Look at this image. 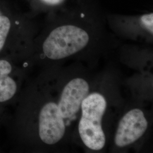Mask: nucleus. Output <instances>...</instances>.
<instances>
[{
  "instance_id": "obj_1",
  "label": "nucleus",
  "mask_w": 153,
  "mask_h": 153,
  "mask_svg": "<svg viewBox=\"0 0 153 153\" xmlns=\"http://www.w3.org/2000/svg\"><path fill=\"white\" fill-rule=\"evenodd\" d=\"M106 107V100L99 93H92L82 101L78 131L83 143L91 150H100L105 145L102 119Z\"/></svg>"
},
{
  "instance_id": "obj_2",
  "label": "nucleus",
  "mask_w": 153,
  "mask_h": 153,
  "mask_svg": "<svg viewBox=\"0 0 153 153\" xmlns=\"http://www.w3.org/2000/svg\"><path fill=\"white\" fill-rule=\"evenodd\" d=\"M89 41V34L83 28L64 25L49 33L43 43V52L49 59L61 60L81 51Z\"/></svg>"
},
{
  "instance_id": "obj_3",
  "label": "nucleus",
  "mask_w": 153,
  "mask_h": 153,
  "mask_svg": "<svg viewBox=\"0 0 153 153\" xmlns=\"http://www.w3.org/2000/svg\"><path fill=\"white\" fill-rule=\"evenodd\" d=\"M38 127L40 140L48 145H55L64 137L65 121L56 103L48 102L42 107L39 114Z\"/></svg>"
},
{
  "instance_id": "obj_4",
  "label": "nucleus",
  "mask_w": 153,
  "mask_h": 153,
  "mask_svg": "<svg viewBox=\"0 0 153 153\" xmlns=\"http://www.w3.org/2000/svg\"><path fill=\"white\" fill-rule=\"evenodd\" d=\"M148 121L142 110L134 108L121 119L114 138L115 145L124 147L140 138L148 128Z\"/></svg>"
},
{
  "instance_id": "obj_5",
  "label": "nucleus",
  "mask_w": 153,
  "mask_h": 153,
  "mask_svg": "<svg viewBox=\"0 0 153 153\" xmlns=\"http://www.w3.org/2000/svg\"><path fill=\"white\" fill-rule=\"evenodd\" d=\"M88 82L81 78L73 79L66 85L57 104L64 119L76 115L81 109L82 101L88 96Z\"/></svg>"
},
{
  "instance_id": "obj_6",
  "label": "nucleus",
  "mask_w": 153,
  "mask_h": 153,
  "mask_svg": "<svg viewBox=\"0 0 153 153\" xmlns=\"http://www.w3.org/2000/svg\"><path fill=\"white\" fill-rule=\"evenodd\" d=\"M12 71L11 63L0 59V103L9 101L17 91V83L10 76Z\"/></svg>"
},
{
  "instance_id": "obj_7",
  "label": "nucleus",
  "mask_w": 153,
  "mask_h": 153,
  "mask_svg": "<svg viewBox=\"0 0 153 153\" xmlns=\"http://www.w3.org/2000/svg\"><path fill=\"white\" fill-rule=\"evenodd\" d=\"M13 26L11 18L5 13L0 15V53L4 49L10 34Z\"/></svg>"
},
{
  "instance_id": "obj_8",
  "label": "nucleus",
  "mask_w": 153,
  "mask_h": 153,
  "mask_svg": "<svg viewBox=\"0 0 153 153\" xmlns=\"http://www.w3.org/2000/svg\"><path fill=\"white\" fill-rule=\"evenodd\" d=\"M142 26L145 28L150 33L153 32V14L152 13L143 14L140 18Z\"/></svg>"
},
{
  "instance_id": "obj_9",
  "label": "nucleus",
  "mask_w": 153,
  "mask_h": 153,
  "mask_svg": "<svg viewBox=\"0 0 153 153\" xmlns=\"http://www.w3.org/2000/svg\"><path fill=\"white\" fill-rule=\"evenodd\" d=\"M44 2L49 5H55L60 3L63 0H42Z\"/></svg>"
},
{
  "instance_id": "obj_10",
  "label": "nucleus",
  "mask_w": 153,
  "mask_h": 153,
  "mask_svg": "<svg viewBox=\"0 0 153 153\" xmlns=\"http://www.w3.org/2000/svg\"><path fill=\"white\" fill-rule=\"evenodd\" d=\"M4 13V12L3 10H2V8L0 7V15H1V14H2V13Z\"/></svg>"
}]
</instances>
